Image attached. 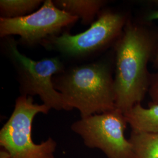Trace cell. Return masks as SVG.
Returning <instances> with one entry per match:
<instances>
[{"label":"cell","instance_id":"obj_1","mask_svg":"<svg viewBox=\"0 0 158 158\" xmlns=\"http://www.w3.org/2000/svg\"><path fill=\"white\" fill-rule=\"evenodd\" d=\"M115 46V106L124 113L141 103L149 90L148 63L155 49L152 37L141 27L127 23Z\"/></svg>","mask_w":158,"mask_h":158},{"label":"cell","instance_id":"obj_2","mask_svg":"<svg viewBox=\"0 0 158 158\" xmlns=\"http://www.w3.org/2000/svg\"><path fill=\"white\" fill-rule=\"evenodd\" d=\"M54 85L70 108L79 110L81 118L117 108L114 79L105 63L71 69L57 78Z\"/></svg>","mask_w":158,"mask_h":158},{"label":"cell","instance_id":"obj_3","mask_svg":"<svg viewBox=\"0 0 158 158\" xmlns=\"http://www.w3.org/2000/svg\"><path fill=\"white\" fill-rule=\"evenodd\" d=\"M50 109L44 104H34L31 96L17 98L14 110L0 132L1 145L8 158H53L55 143L52 139L36 145L31 137L34 117L39 113L47 114Z\"/></svg>","mask_w":158,"mask_h":158},{"label":"cell","instance_id":"obj_4","mask_svg":"<svg viewBox=\"0 0 158 158\" xmlns=\"http://www.w3.org/2000/svg\"><path fill=\"white\" fill-rule=\"evenodd\" d=\"M8 53L17 69L23 96H39L44 104L57 110H72L65 97L55 87L53 77L63 71L64 66L57 57L34 60L21 53L16 43L7 42Z\"/></svg>","mask_w":158,"mask_h":158},{"label":"cell","instance_id":"obj_5","mask_svg":"<svg viewBox=\"0 0 158 158\" xmlns=\"http://www.w3.org/2000/svg\"><path fill=\"white\" fill-rule=\"evenodd\" d=\"M126 24V18L123 14L106 11L84 32L76 35L66 32L60 36H53L42 44L66 56H87L119 38Z\"/></svg>","mask_w":158,"mask_h":158},{"label":"cell","instance_id":"obj_6","mask_svg":"<svg viewBox=\"0 0 158 158\" xmlns=\"http://www.w3.org/2000/svg\"><path fill=\"white\" fill-rule=\"evenodd\" d=\"M127 124L124 113L115 108L81 118L72 130L87 145L100 149L108 158H134L132 145L125 137Z\"/></svg>","mask_w":158,"mask_h":158},{"label":"cell","instance_id":"obj_7","mask_svg":"<svg viewBox=\"0 0 158 158\" xmlns=\"http://www.w3.org/2000/svg\"><path fill=\"white\" fill-rule=\"evenodd\" d=\"M79 19L59 9L52 0H46L38 10L24 17L0 18V36L18 35L27 45H32L56 36L63 29Z\"/></svg>","mask_w":158,"mask_h":158},{"label":"cell","instance_id":"obj_8","mask_svg":"<svg viewBox=\"0 0 158 158\" xmlns=\"http://www.w3.org/2000/svg\"><path fill=\"white\" fill-rule=\"evenodd\" d=\"M124 114L133 132H158V104H152L147 108L139 103Z\"/></svg>","mask_w":158,"mask_h":158},{"label":"cell","instance_id":"obj_9","mask_svg":"<svg viewBox=\"0 0 158 158\" xmlns=\"http://www.w3.org/2000/svg\"><path fill=\"white\" fill-rule=\"evenodd\" d=\"M57 7L70 15L81 19L83 23H92L97 13L106 4L102 0H56Z\"/></svg>","mask_w":158,"mask_h":158},{"label":"cell","instance_id":"obj_10","mask_svg":"<svg viewBox=\"0 0 158 158\" xmlns=\"http://www.w3.org/2000/svg\"><path fill=\"white\" fill-rule=\"evenodd\" d=\"M134 158H158V132H132L129 139Z\"/></svg>","mask_w":158,"mask_h":158},{"label":"cell","instance_id":"obj_11","mask_svg":"<svg viewBox=\"0 0 158 158\" xmlns=\"http://www.w3.org/2000/svg\"><path fill=\"white\" fill-rule=\"evenodd\" d=\"M42 2L40 0H1V18H15L28 15L35 12Z\"/></svg>","mask_w":158,"mask_h":158},{"label":"cell","instance_id":"obj_12","mask_svg":"<svg viewBox=\"0 0 158 158\" xmlns=\"http://www.w3.org/2000/svg\"><path fill=\"white\" fill-rule=\"evenodd\" d=\"M152 104H158V73L151 77L149 90Z\"/></svg>","mask_w":158,"mask_h":158},{"label":"cell","instance_id":"obj_13","mask_svg":"<svg viewBox=\"0 0 158 158\" xmlns=\"http://www.w3.org/2000/svg\"><path fill=\"white\" fill-rule=\"evenodd\" d=\"M147 19L148 21H153V20H158V10L153 11L149 14L147 17ZM154 57H153V67L155 69H158V46L156 51L154 53Z\"/></svg>","mask_w":158,"mask_h":158}]
</instances>
